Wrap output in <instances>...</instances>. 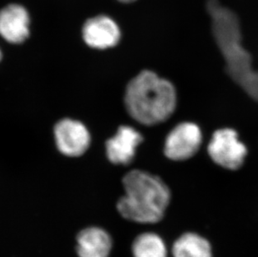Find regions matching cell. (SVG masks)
Instances as JSON below:
<instances>
[{"instance_id": "cell-10", "label": "cell", "mask_w": 258, "mask_h": 257, "mask_svg": "<svg viewBox=\"0 0 258 257\" xmlns=\"http://www.w3.org/2000/svg\"><path fill=\"white\" fill-rule=\"evenodd\" d=\"M111 248L112 240L103 229L90 227L77 236L79 257H109Z\"/></svg>"}, {"instance_id": "cell-11", "label": "cell", "mask_w": 258, "mask_h": 257, "mask_svg": "<svg viewBox=\"0 0 258 257\" xmlns=\"http://www.w3.org/2000/svg\"><path fill=\"white\" fill-rule=\"evenodd\" d=\"M171 253L172 257H214L211 241L194 231L179 235L173 243Z\"/></svg>"}, {"instance_id": "cell-1", "label": "cell", "mask_w": 258, "mask_h": 257, "mask_svg": "<svg viewBox=\"0 0 258 257\" xmlns=\"http://www.w3.org/2000/svg\"><path fill=\"white\" fill-rule=\"evenodd\" d=\"M124 195L117 202L122 217L140 224L163 220L171 201V189L161 178L144 170H133L122 179Z\"/></svg>"}, {"instance_id": "cell-8", "label": "cell", "mask_w": 258, "mask_h": 257, "mask_svg": "<svg viewBox=\"0 0 258 257\" xmlns=\"http://www.w3.org/2000/svg\"><path fill=\"white\" fill-rule=\"evenodd\" d=\"M142 142L143 136L139 131L128 125L119 126L115 136L105 142L108 160L115 165H129Z\"/></svg>"}, {"instance_id": "cell-2", "label": "cell", "mask_w": 258, "mask_h": 257, "mask_svg": "<svg viewBox=\"0 0 258 257\" xmlns=\"http://www.w3.org/2000/svg\"><path fill=\"white\" fill-rule=\"evenodd\" d=\"M124 102L132 119L152 126L172 115L177 104V93L169 80L153 71H143L128 83Z\"/></svg>"}, {"instance_id": "cell-12", "label": "cell", "mask_w": 258, "mask_h": 257, "mask_svg": "<svg viewBox=\"0 0 258 257\" xmlns=\"http://www.w3.org/2000/svg\"><path fill=\"white\" fill-rule=\"evenodd\" d=\"M133 257H169V250L163 238L154 232L138 235L132 245Z\"/></svg>"}, {"instance_id": "cell-5", "label": "cell", "mask_w": 258, "mask_h": 257, "mask_svg": "<svg viewBox=\"0 0 258 257\" xmlns=\"http://www.w3.org/2000/svg\"><path fill=\"white\" fill-rule=\"evenodd\" d=\"M202 144V130L191 122H183L171 130L165 141L164 154L173 161H184L197 155Z\"/></svg>"}, {"instance_id": "cell-13", "label": "cell", "mask_w": 258, "mask_h": 257, "mask_svg": "<svg viewBox=\"0 0 258 257\" xmlns=\"http://www.w3.org/2000/svg\"><path fill=\"white\" fill-rule=\"evenodd\" d=\"M118 1H119V2H121V3H132V2H135V1H136V0H118Z\"/></svg>"}, {"instance_id": "cell-4", "label": "cell", "mask_w": 258, "mask_h": 257, "mask_svg": "<svg viewBox=\"0 0 258 257\" xmlns=\"http://www.w3.org/2000/svg\"><path fill=\"white\" fill-rule=\"evenodd\" d=\"M207 152L217 165L226 170H239L243 165L247 155V148L239 140L238 134L233 128L217 130L208 144Z\"/></svg>"}, {"instance_id": "cell-6", "label": "cell", "mask_w": 258, "mask_h": 257, "mask_svg": "<svg viewBox=\"0 0 258 257\" xmlns=\"http://www.w3.org/2000/svg\"><path fill=\"white\" fill-rule=\"evenodd\" d=\"M54 134L57 148L67 156H81L90 146V133L86 125L78 120L61 119L54 125Z\"/></svg>"}, {"instance_id": "cell-9", "label": "cell", "mask_w": 258, "mask_h": 257, "mask_svg": "<svg viewBox=\"0 0 258 257\" xmlns=\"http://www.w3.org/2000/svg\"><path fill=\"white\" fill-rule=\"evenodd\" d=\"M29 13L25 7L11 4L0 10V35L9 43L21 44L29 36Z\"/></svg>"}, {"instance_id": "cell-3", "label": "cell", "mask_w": 258, "mask_h": 257, "mask_svg": "<svg viewBox=\"0 0 258 257\" xmlns=\"http://www.w3.org/2000/svg\"><path fill=\"white\" fill-rule=\"evenodd\" d=\"M212 29L227 63V73L258 102V72L251 68V56L241 46L238 21L222 20L212 27Z\"/></svg>"}, {"instance_id": "cell-7", "label": "cell", "mask_w": 258, "mask_h": 257, "mask_svg": "<svg viewBox=\"0 0 258 257\" xmlns=\"http://www.w3.org/2000/svg\"><path fill=\"white\" fill-rule=\"evenodd\" d=\"M82 36L88 46L106 49L115 46L120 39V29L116 23L106 15H98L86 20Z\"/></svg>"}, {"instance_id": "cell-14", "label": "cell", "mask_w": 258, "mask_h": 257, "mask_svg": "<svg viewBox=\"0 0 258 257\" xmlns=\"http://www.w3.org/2000/svg\"><path fill=\"white\" fill-rule=\"evenodd\" d=\"M1 58H2V52L0 50V60H1Z\"/></svg>"}]
</instances>
